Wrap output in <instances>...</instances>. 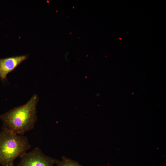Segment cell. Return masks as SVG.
Listing matches in <instances>:
<instances>
[{
    "instance_id": "cell-1",
    "label": "cell",
    "mask_w": 166,
    "mask_h": 166,
    "mask_svg": "<svg viewBox=\"0 0 166 166\" xmlns=\"http://www.w3.org/2000/svg\"><path fill=\"white\" fill-rule=\"evenodd\" d=\"M38 101L37 95H34L25 104L0 115L2 130L24 135L32 129L37 121L36 107Z\"/></svg>"
},
{
    "instance_id": "cell-5",
    "label": "cell",
    "mask_w": 166,
    "mask_h": 166,
    "mask_svg": "<svg viewBox=\"0 0 166 166\" xmlns=\"http://www.w3.org/2000/svg\"><path fill=\"white\" fill-rule=\"evenodd\" d=\"M56 166H82L78 162L63 156L61 160H58Z\"/></svg>"
},
{
    "instance_id": "cell-4",
    "label": "cell",
    "mask_w": 166,
    "mask_h": 166,
    "mask_svg": "<svg viewBox=\"0 0 166 166\" xmlns=\"http://www.w3.org/2000/svg\"><path fill=\"white\" fill-rule=\"evenodd\" d=\"M28 56L27 55H23L0 58L1 79L2 81L6 80L7 75L26 60Z\"/></svg>"
},
{
    "instance_id": "cell-3",
    "label": "cell",
    "mask_w": 166,
    "mask_h": 166,
    "mask_svg": "<svg viewBox=\"0 0 166 166\" xmlns=\"http://www.w3.org/2000/svg\"><path fill=\"white\" fill-rule=\"evenodd\" d=\"M19 157L20 160L17 166H53L58 161L46 155L38 147L24 153Z\"/></svg>"
},
{
    "instance_id": "cell-2",
    "label": "cell",
    "mask_w": 166,
    "mask_h": 166,
    "mask_svg": "<svg viewBox=\"0 0 166 166\" xmlns=\"http://www.w3.org/2000/svg\"><path fill=\"white\" fill-rule=\"evenodd\" d=\"M31 146L25 136L2 130L0 132V164L2 166H14L15 160L26 152Z\"/></svg>"
}]
</instances>
